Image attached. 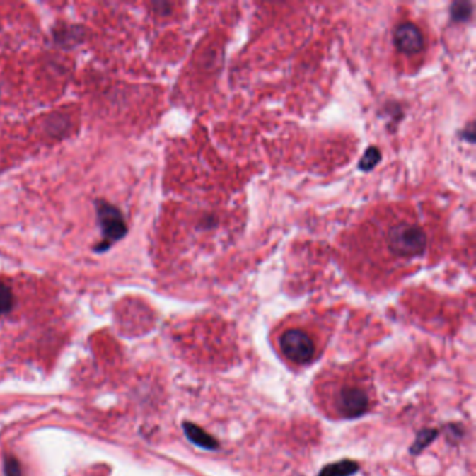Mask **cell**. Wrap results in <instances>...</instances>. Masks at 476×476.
Returning <instances> with one entry per match:
<instances>
[{"mask_svg":"<svg viewBox=\"0 0 476 476\" xmlns=\"http://www.w3.org/2000/svg\"><path fill=\"white\" fill-rule=\"evenodd\" d=\"M366 243L376 265L405 268L421 260L429 246V236L421 221L410 212H384L373 218Z\"/></svg>","mask_w":476,"mask_h":476,"instance_id":"obj_1","label":"cell"},{"mask_svg":"<svg viewBox=\"0 0 476 476\" xmlns=\"http://www.w3.org/2000/svg\"><path fill=\"white\" fill-rule=\"evenodd\" d=\"M315 394L318 407L335 419H354L374 405L371 376L361 366H334L318 373Z\"/></svg>","mask_w":476,"mask_h":476,"instance_id":"obj_2","label":"cell"},{"mask_svg":"<svg viewBox=\"0 0 476 476\" xmlns=\"http://www.w3.org/2000/svg\"><path fill=\"white\" fill-rule=\"evenodd\" d=\"M97 215H98V221H100V225L103 228V235H104V240L97 245L100 246L97 248V250L103 252L108 249L112 243L120 240L127 233V226H126L122 212L106 202H98Z\"/></svg>","mask_w":476,"mask_h":476,"instance_id":"obj_4","label":"cell"},{"mask_svg":"<svg viewBox=\"0 0 476 476\" xmlns=\"http://www.w3.org/2000/svg\"><path fill=\"white\" fill-rule=\"evenodd\" d=\"M275 349L289 366L312 365L324 348V338L313 323L305 320L285 321L275 331Z\"/></svg>","mask_w":476,"mask_h":476,"instance_id":"obj_3","label":"cell"},{"mask_svg":"<svg viewBox=\"0 0 476 476\" xmlns=\"http://www.w3.org/2000/svg\"><path fill=\"white\" fill-rule=\"evenodd\" d=\"M354 471V467L351 465V463H344L342 465H332L324 470L323 476H345L349 472Z\"/></svg>","mask_w":476,"mask_h":476,"instance_id":"obj_8","label":"cell"},{"mask_svg":"<svg viewBox=\"0 0 476 476\" xmlns=\"http://www.w3.org/2000/svg\"><path fill=\"white\" fill-rule=\"evenodd\" d=\"M14 305V296L10 289L4 282L0 281V315L8 313Z\"/></svg>","mask_w":476,"mask_h":476,"instance_id":"obj_6","label":"cell"},{"mask_svg":"<svg viewBox=\"0 0 476 476\" xmlns=\"http://www.w3.org/2000/svg\"><path fill=\"white\" fill-rule=\"evenodd\" d=\"M393 41L397 51L407 56H414L424 51V34L415 23L407 21L398 24L394 30Z\"/></svg>","mask_w":476,"mask_h":476,"instance_id":"obj_5","label":"cell"},{"mask_svg":"<svg viewBox=\"0 0 476 476\" xmlns=\"http://www.w3.org/2000/svg\"><path fill=\"white\" fill-rule=\"evenodd\" d=\"M4 472L7 476H20L21 470H20V464L17 463V460L7 458L4 463Z\"/></svg>","mask_w":476,"mask_h":476,"instance_id":"obj_9","label":"cell"},{"mask_svg":"<svg viewBox=\"0 0 476 476\" xmlns=\"http://www.w3.org/2000/svg\"><path fill=\"white\" fill-rule=\"evenodd\" d=\"M186 433L195 443H197L200 446H204V447H212L214 446V443H211V439L206 433H203V430H200V429H197L192 424H186Z\"/></svg>","mask_w":476,"mask_h":476,"instance_id":"obj_7","label":"cell"}]
</instances>
